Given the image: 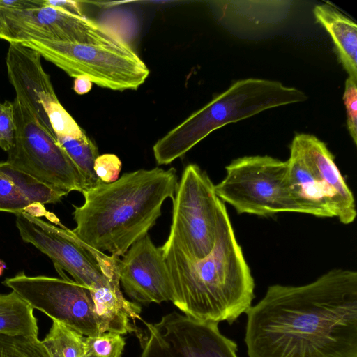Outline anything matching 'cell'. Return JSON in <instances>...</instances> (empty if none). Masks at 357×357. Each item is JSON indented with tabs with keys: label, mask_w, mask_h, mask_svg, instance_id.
<instances>
[{
	"label": "cell",
	"mask_w": 357,
	"mask_h": 357,
	"mask_svg": "<svg viewBox=\"0 0 357 357\" xmlns=\"http://www.w3.org/2000/svg\"><path fill=\"white\" fill-rule=\"evenodd\" d=\"M86 357H121L126 341L115 332L85 336Z\"/></svg>",
	"instance_id": "cell-22"
},
{
	"label": "cell",
	"mask_w": 357,
	"mask_h": 357,
	"mask_svg": "<svg viewBox=\"0 0 357 357\" xmlns=\"http://www.w3.org/2000/svg\"><path fill=\"white\" fill-rule=\"evenodd\" d=\"M41 57L31 48L10 43L6 59L8 77L15 93L24 98L40 124L55 136L47 113L59 100L50 75L42 66Z\"/></svg>",
	"instance_id": "cell-15"
},
{
	"label": "cell",
	"mask_w": 357,
	"mask_h": 357,
	"mask_svg": "<svg viewBox=\"0 0 357 357\" xmlns=\"http://www.w3.org/2000/svg\"><path fill=\"white\" fill-rule=\"evenodd\" d=\"M15 133L13 102H0V148L8 152L13 145Z\"/></svg>",
	"instance_id": "cell-26"
},
{
	"label": "cell",
	"mask_w": 357,
	"mask_h": 357,
	"mask_svg": "<svg viewBox=\"0 0 357 357\" xmlns=\"http://www.w3.org/2000/svg\"><path fill=\"white\" fill-rule=\"evenodd\" d=\"M121 166V161L118 156L105 153L97 157L93 168L96 175L101 182L110 183L119 178Z\"/></svg>",
	"instance_id": "cell-25"
},
{
	"label": "cell",
	"mask_w": 357,
	"mask_h": 357,
	"mask_svg": "<svg viewBox=\"0 0 357 357\" xmlns=\"http://www.w3.org/2000/svg\"><path fill=\"white\" fill-rule=\"evenodd\" d=\"M177 184L174 167L138 169L114 182H100L82 193V206L73 205L72 231L94 249L120 258L155 225Z\"/></svg>",
	"instance_id": "cell-3"
},
{
	"label": "cell",
	"mask_w": 357,
	"mask_h": 357,
	"mask_svg": "<svg viewBox=\"0 0 357 357\" xmlns=\"http://www.w3.org/2000/svg\"><path fill=\"white\" fill-rule=\"evenodd\" d=\"M287 163L289 188L310 215L335 217L344 225L354 221V197L325 143L312 135L296 134Z\"/></svg>",
	"instance_id": "cell-6"
},
{
	"label": "cell",
	"mask_w": 357,
	"mask_h": 357,
	"mask_svg": "<svg viewBox=\"0 0 357 357\" xmlns=\"http://www.w3.org/2000/svg\"><path fill=\"white\" fill-rule=\"evenodd\" d=\"M172 286L171 302L186 316L202 321L232 324L252 306L254 280L222 206L211 252L192 259L172 244L161 246Z\"/></svg>",
	"instance_id": "cell-2"
},
{
	"label": "cell",
	"mask_w": 357,
	"mask_h": 357,
	"mask_svg": "<svg viewBox=\"0 0 357 357\" xmlns=\"http://www.w3.org/2000/svg\"><path fill=\"white\" fill-rule=\"evenodd\" d=\"M343 101L347 113V126L355 145L357 144V82L348 77L345 81Z\"/></svg>",
	"instance_id": "cell-24"
},
{
	"label": "cell",
	"mask_w": 357,
	"mask_h": 357,
	"mask_svg": "<svg viewBox=\"0 0 357 357\" xmlns=\"http://www.w3.org/2000/svg\"><path fill=\"white\" fill-rule=\"evenodd\" d=\"M0 357H50L38 337L0 334Z\"/></svg>",
	"instance_id": "cell-21"
},
{
	"label": "cell",
	"mask_w": 357,
	"mask_h": 357,
	"mask_svg": "<svg viewBox=\"0 0 357 357\" xmlns=\"http://www.w3.org/2000/svg\"><path fill=\"white\" fill-rule=\"evenodd\" d=\"M20 44L37 51L69 76H85L93 84L111 90H136L149 75L144 62L121 37L100 43L30 41Z\"/></svg>",
	"instance_id": "cell-7"
},
{
	"label": "cell",
	"mask_w": 357,
	"mask_h": 357,
	"mask_svg": "<svg viewBox=\"0 0 357 357\" xmlns=\"http://www.w3.org/2000/svg\"><path fill=\"white\" fill-rule=\"evenodd\" d=\"M314 17L331 36L340 61L349 77L357 82V26L333 6L317 5Z\"/></svg>",
	"instance_id": "cell-17"
},
{
	"label": "cell",
	"mask_w": 357,
	"mask_h": 357,
	"mask_svg": "<svg viewBox=\"0 0 357 357\" xmlns=\"http://www.w3.org/2000/svg\"><path fill=\"white\" fill-rule=\"evenodd\" d=\"M248 357H357V273L269 286L246 312Z\"/></svg>",
	"instance_id": "cell-1"
},
{
	"label": "cell",
	"mask_w": 357,
	"mask_h": 357,
	"mask_svg": "<svg viewBox=\"0 0 357 357\" xmlns=\"http://www.w3.org/2000/svg\"><path fill=\"white\" fill-rule=\"evenodd\" d=\"M307 99L302 91L278 81L238 80L159 139L153 146L154 158L159 165L170 164L227 124Z\"/></svg>",
	"instance_id": "cell-4"
},
{
	"label": "cell",
	"mask_w": 357,
	"mask_h": 357,
	"mask_svg": "<svg viewBox=\"0 0 357 357\" xmlns=\"http://www.w3.org/2000/svg\"><path fill=\"white\" fill-rule=\"evenodd\" d=\"M66 195L38 181L7 161L0 162V211L15 215L25 212L39 218L47 214L45 204H56Z\"/></svg>",
	"instance_id": "cell-16"
},
{
	"label": "cell",
	"mask_w": 357,
	"mask_h": 357,
	"mask_svg": "<svg viewBox=\"0 0 357 357\" xmlns=\"http://www.w3.org/2000/svg\"><path fill=\"white\" fill-rule=\"evenodd\" d=\"M93 83L85 76H79L74 79L73 89L79 95H83L89 92Z\"/></svg>",
	"instance_id": "cell-28"
},
{
	"label": "cell",
	"mask_w": 357,
	"mask_h": 357,
	"mask_svg": "<svg viewBox=\"0 0 357 357\" xmlns=\"http://www.w3.org/2000/svg\"><path fill=\"white\" fill-rule=\"evenodd\" d=\"M6 268V264L3 261L0 260V276H1Z\"/></svg>",
	"instance_id": "cell-29"
},
{
	"label": "cell",
	"mask_w": 357,
	"mask_h": 357,
	"mask_svg": "<svg viewBox=\"0 0 357 357\" xmlns=\"http://www.w3.org/2000/svg\"><path fill=\"white\" fill-rule=\"evenodd\" d=\"M16 227L22 239L46 255L57 272H67L75 282L89 289L97 315L107 314L123 303L119 257L94 249L63 226H55L25 212L16 215Z\"/></svg>",
	"instance_id": "cell-5"
},
{
	"label": "cell",
	"mask_w": 357,
	"mask_h": 357,
	"mask_svg": "<svg viewBox=\"0 0 357 357\" xmlns=\"http://www.w3.org/2000/svg\"><path fill=\"white\" fill-rule=\"evenodd\" d=\"M43 5L60 8L71 13L84 16L81 2L77 1L43 0Z\"/></svg>",
	"instance_id": "cell-27"
},
{
	"label": "cell",
	"mask_w": 357,
	"mask_h": 357,
	"mask_svg": "<svg viewBox=\"0 0 357 357\" xmlns=\"http://www.w3.org/2000/svg\"><path fill=\"white\" fill-rule=\"evenodd\" d=\"M84 338L77 331L53 320L42 342L50 357H86Z\"/></svg>",
	"instance_id": "cell-19"
},
{
	"label": "cell",
	"mask_w": 357,
	"mask_h": 357,
	"mask_svg": "<svg viewBox=\"0 0 357 357\" xmlns=\"http://www.w3.org/2000/svg\"><path fill=\"white\" fill-rule=\"evenodd\" d=\"M61 278L29 276L24 271L6 278L2 284L16 292L33 309L82 333L99 334L95 306L88 288L59 271Z\"/></svg>",
	"instance_id": "cell-12"
},
{
	"label": "cell",
	"mask_w": 357,
	"mask_h": 357,
	"mask_svg": "<svg viewBox=\"0 0 357 357\" xmlns=\"http://www.w3.org/2000/svg\"><path fill=\"white\" fill-rule=\"evenodd\" d=\"M120 284L135 302L172 301L170 276L161 247L149 234L133 243L118 263Z\"/></svg>",
	"instance_id": "cell-14"
},
{
	"label": "cell",
	"mask_w": 357,
	"mask_h": 357,
	"mask_svg": "<svg viewBox=\"0 0 357 357\" xmlns=\"http://www.w3.org/2000/svg\"><path fill=\"white\" fill-rule=\"evenodd\" d=\"M225 169V178L215 185V192L238 213L310 215L289 188L287 161L268 155L244 156L234 160Z\"/></svg>",
	"instance_id": "cell-8"
},
{
	"label": "cell",
	"mask_w": 357,
	"mask_h": 357,
	"mask_svg": "<svg viewBox=\"0 0 357 357\" xmlns=\"http://www.w3.org/2000/svg\"><path fill=\"white\" fill-rule=\"evenodd\" d=\"M119 37L109 28L84 15L52 6L0 7V39L9 43L30 41L89 43L110 41Z\"/></svg>",
	"instance_id": "cell-13"
},
{
	"label": "cell",
	"mask_w": 357,
	"mask_h": 357,
	"mask_svg": "<svg viewBox=\"0 0 357 357\" xmlns=\"http://www.w3.org/2000/svg\"><path fill=\"white\" fill-rule=\"evenodd\" d=\"M15 133L7 162L38 181L68 194L88 189L85 178L18 93L13 101Z\"/></svg>",
	"instance_id": "cell-9"
},
{
	"label": "cell",
	"mask_w": 357,
	"mask_h": 357,
	"mask_svg": "<svg viewBox=\"0 0 357 357\" xmlns=\"http://www.w3.org/2000/svg\"><path fill=\"white\" fill-rule=\"evenodd\" d=\"M56 140L85 178L88 189L101 182L93 168L95 160L99 155L98 149L87 135L82 138L58 136Z\"/></svg>",
	"instance_id": "cell-20"
},
{
	"label": "cell",
	"mask_w": 357,
	"mask_h": 357,
	"mask_svg": "<svg viewBox=\"0 0 357 357\" xmlns=\"http://www.w3.org/2000/svg\"><path fill=\"white\" fill-rule=\"evenodd\" d=\"M51 128L56 136L82 138L86 132L77 123L60 102L54 105L47 113Z\"/></svg>",
	"instance_id": "cell-23"
},
{
	"label": "cell",
	"mask_w": 357,
	"mask_h": 357,
	"mask_svg": "<svg viewBox=\"0 0 357 357\" xmlns=\"http://www.w3.org/2000/svg\"><path fill=\"white\" fill-rule=\"evenodd\" d=\"M135 333L140 357H238L237 344L223 335L218 324L173 311Z\"/></svg>",
	"instance_id": "cell-11"
},
{
	"label": "cell",
	"mask_w": 357,
	"mask_h": 357,
	"mask_svg": "<svg viewBox=\"0 0 357 357\" xmlns=\"http://www.w3.org/2000/svg\"><path fill=\"white\" fill-rule=\"evenodd\" d=\"M173 200L172 220L166 243L192 259L213 250L224 204L207 173L196 164L184 169Z\"/></svg>",
	"instance_id": "cell-10"
},
{
	"label": "cell",
	"mask_w": 357,
	"mask_h": 357,
	"mask_svg": "<svg viewBox=\"0 0 357 357\" xmlns=\"http://www.w3.org/2000/svg\"><path fill=\"white\" fill-rule=\"evenodd\" d=\"M33 310L14 291L0 294V334L38 337Z\"/></svg>",
	"instance_id": "cell-18"
}]
</instances>
